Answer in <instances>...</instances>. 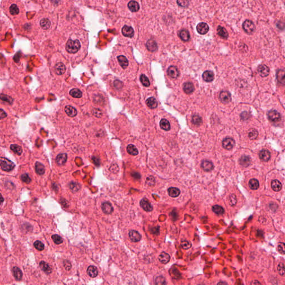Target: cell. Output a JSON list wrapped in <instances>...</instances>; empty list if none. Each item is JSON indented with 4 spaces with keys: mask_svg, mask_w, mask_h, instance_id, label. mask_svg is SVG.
I'll list each match as a JSON object with an SVG mask.
<instances>
[{
    "mask_svg": "<svg viewBox=\"0 0 285 285\" xmlns=\"http://www.w3.org/2000/svg\"><path fill=\"white\" fill-rule=\"evenodd\" d=\"M81 47L80 41L77 39H70L66 45V50L70 54H75Z\"/></svg>",
    "mask_w": 285,
    "mask_h": 285,
    "instance_id": "1",
    "label": "cell"
},
{
    "mask_svg": "<svg viewBox=\"0 0 285 285\" xmlns=\"http://www.w3.org/2000/svg\"><path fill=\"white\" fill-rule=\"evenodd\" d=\"M0 167L3 170L6 172H10L14 169L15 165L13 162L7 158L0 157Z\"/></svg>",
    "mask_w": 285,
    "mask_h": 285,
    "instance_id": "2",
    "label": "cell"
},
{
    "mask_svg": "<svg viewBox=\"0 0 285 285\" xmlns=\"http://www.w3.org/2000/svg\"><path fill=\"white\" fill-rule=\"evenodd\" d=\"M243 29L246 33L251 34L255 30V26L252 21L247 20L243 23Z\"/></svg>",
    "mask_w": 285,
    "mask_h": 285,
    "instance_id": "3",
    "label": "cell"
},
{
    "mask_svg": "<svg viewBox=\"0 0 285 285\" xmlns=\"http://www.w3.org/2000/svg\"><path fill=\"white\" fill-rule=\"evenodd\" d=\"M222 146L224 149L231 150L235 146V141L231 138H226L222 141Z\"/></svg>",
    "mask_w": 285,
    "mask_h": 285,
    "instance_id": "4",
    "label": "cell"
},
{
    "mask_svg": "<svg viewBox=\"0 0 285 285\" xmlns=\"http://www.w3.org/2000/svg\"><path fill=\"white\" fill-rule=\"evenodd\" d=\"M268 117L270 121L272 122H277L281 119L280 113L276 110H271L268 113Z\"/></svg>",
    "mask_w": 285,
    "mask_h": 285,
    "instance_id": "5",
    "label": "cell"
},
{
    "mask_svg": "<svg viewBox=\"0 0 285 285\" xmlns=\"http://www.w3.org/2000/svg\"><path fill=\"white\" fill-rule=\"evenodd\" d=\"M219 98L223 103H228L232 100L231 95L227 91H222L219 94Z\"/></svg>",
    "mask_w": 285,
    "mask_h": 285,
    "instance_id": "6",
    "label": "cell"
},
{
    "mask_svg": "<svg viewBox=\"0 0 285 285\" xmlns=\"http://www.w3.org/2000/svg\"><path fill=\"white\" fill-rule=\"evenodd\" d=\"M117 59L119 64L121 66V68H123V69H126L129 65V60L127 59V57L124 55H122L118 56Z\"/></svg>",
    "mask_w": 285,
    "mask_h": 285,
    "instance_id": "7",
    "label": "cell"
},
{
    "mask_svg": "<svg viewBox=\"0 0 285 285\" xmlns=\"http://www.w3.org/2000/svg\"><path fill=\"white\" fill-rule=\"evenodd\" d=\"M197 30L201 35H205L209 31V26L207 23H201L197 26Z\"/></svg>",
    "mask_w": 285,
    "mask_h": 285,
    "instance_id": "8",
    "label": "cell"
},
{
    "mask_svg": "<svg viewBox=\"0 0 285 285\" xmlns=\"http://www.w3.org/2000/svg\"><path fill=\"white\" fill-rule=\"evenodd\" d=\"M258 72L262 77H266L269 75L270 69L265 65H261L258 68Z\"/></svg>",
    "mask_w": 285,
    "mask_h": 285,
    "instance_id": "9",
    "label": "cell"
},
{
    "mask_svg": "<svg viewBox=\"0 0 285 285\" xmlns=\"http://www.w3.org/2000/svg\"><path fill=\"white\" fill-rule=\"evenodd\" d=\"M101 209H102L103 212L104 213L107 214V215L111 214L113 212V210H114L111 204L109 202H104L102 204Z\"/></svg>",
    "mask_w": 285,
    "mask_h": 285,
    "instance_id": "10",
    "label": "cell"
},
{
    "mask_svg": "<svg viewBox=\"0 0 285 285\" xmlns=\"http://www.w3.org/2000/svg\"><path fill=\"white\" fill-rule=\"evenodd\" d=\"M140 205L145 211L151 212L153 210V206L146 198L141 200L140 202Z\"/></svg>",
    "mask_w": 285,
    "mask_h": 285,
    "instance_id": "11",
    "label": "cell"
},
{
    "mask_svg": "<svg viewBox=\"0 0 285 285\" xmlns=\"http://www.w3.org/2000/svg\"><path fill=\"white\" fill-rule=\"evenodd\" d=\"M122 33L125 37L131 38L134 34V31L131 26H124L122 29Z\"/></svg>",
    "mask_w": 285,
    "mask_h": 285,
    "instance_id": "12",
    "label": "cell"
},
{
    "mask_svg": "<svg viewBox=\"0 0 285 285\" xmlns=\"http://www.w3.org/2000/svg\"><path fill=\"white\" fill-rule=\"evenodd\" d=\"M168 74L170 77L174 79L177 78L179 75V72L176 66H171L168 69Z\"/></svg>",
    "mask_w": 285,
    "mask_h": 285,
    "instance_id": "13",
    "label": "cell"
},
{
    "mask_svg": "<svg viewBox=\"0 0 285 285\" xmlns=\"http://www.w3.org/2000/svg\"><path fill=\"white\" fill-rule=\"evenodd\" d=\"M129 237L133 242H139L141 239V236L139 232L135 230H131L129 231Z\"/></svg>",
    "mask_w": 285,
    "mask_h": 285,
    "instance_id": "14",
    "label": "cell"
},
{
    "mask_svg": "<svg viewBox=\"0 0 285 285\" xmlns=\"http://www.w3.org/2000/svg\"><path fill=\"white\" fill-rule=\"evenodd\" d=\"M65 70H66L65 66L62 62H59L56 64V65L55 66V71L56 73L59 75L64 74L65 72Z\"/></svg>",
    "mask_w": 285,
    "mask_h": 285,
    "instance_id": "15",
    "label": "cell"
},
{
    "mask_svg": "<svg viewBox=\"0 0 285 285\" xmlns=\"http://www.w3.org/2000/svg\"><path fill=\"white\" fill-rule=\"evenodd\" d=\"M68 159V155L66 153L59 154L56 158V162L59 165H63L65 164Z\"/></svg>",
    "mask_w": 285,
    "mask_h": 285,
    "instance_id": "16",
    "label": "cell"
},
{
    "mask_svg": "<svg viewBox=\"0 0 285 285\" xmlns=\"http://www.w3.org/2000/svg\"><path fill=\"white\" fill-rule=\"evenodd\" d=\"M201 167L204 170H205L206 172L211 171L214 168V165H213V163L211 162L208 161H203L202 163V164H201Z\"/></svg>",
    "mask_w": 285,
    "mask_h": 285,
    "instance_id": "17",
    "label": "cell"
},
{
    "mask_svg": "<svg viewBox=\"0 0 285 285\" xmlns=\"http://www.w3.org/2000/svg\"><path fill=\"white\" fill-rule=\"evenodd\" d=\"M65 111L67 115L70 117H74L77 115V109L70 105L66 106L65 108Z\"/></svg>",
    "mask_w": 285,
    "mask_h": 285,
    "instance_id": "18",
    "label": "cell"
},
{
    "mask_svg": "<svg viewBox=\"0 0 285 285\" xmlns=\"http://www.w3.org/2000/svg\"><path fill=\"white\" fill-rule=\"evenodd\" d=\"M260 158L264 162H267L270 160L271 158V154L270 152L267 150H262L259 154Z\"/></svg>",
    "mask_w": 285,
    "mask_h": 285,
    "instance_id": "19",
    "label": "cell"
},
{
    "mask_svg": "<svg viewBox=\"0 0 285 285\" xmlns=\"http://www.w3.org/2000/svg\"><path fill=\"white\" fill-rule=\"evenodd\" d=\"M203 78L207 82L212 81L214 79V74L211 71L207 70L203 72Z\"/></svg>",
    "mask_w": 285,
    "mask_h": 285,
    "instance_id": "20",
    "label": "cell"
},
{
    "mask_svg": "<svg viewBox=\"0 0 285 285\" xmlns=\"http://www.w3.org/2000/svg\"><path fill=\"white\" fill-rule=\"evenodd\" d=\"M146 47L147 49L152 52H154L157 51L158 46L156 42L153 40H149L146 43Z\"/></svg>",
    "mask_w": 285,
    "mask_h": 285,
    "instance_id": "21",
    "label": "cell"
},
{
    "mask_svg": "<svg viewBox=\"0 0 285 285\" xmlns=\"http://www.w3.org/2000/svg\"><path fill=\"white\" fill-rule=\"evenodd\" d=\"M217 33L218 35L224 39H227L228 37V32L223 27L218 26L217 27Z\"/></svg>",
    "mask_w": 285,
    "mask_h": 285,
    "instance_id": "22",
    "label": "cell"
},
{
    "mask_svg": "<svg viewBox=\"0 0 285 285\" xmlns=\"http://www.w3.org/2000/svg\"><path fill=\"white\" fill-rule=\"evenodd\" d=\"M183 90L185 93L189 94L193 93L194 90V86L193 84L190 82L185 83L183 84Z\"/></svg>",
    "mask_w": 285,
    "mask_h": 285,
    "instance_id": "23",
    "label": "cell"
},
{
    "mask_svg": "<svg viewBox=\"0 0 285 285\" xmlns=\"http://www.w3.org/2000/svg\"><path fill=\"white\" fill-rule=\"evenodd\" d=\"M87 272L88 275L91 277L94 278L96 277L98 275V269L94 266H90L87 268Z\"/></svg>",
    "mask_w": 285,
    "mask_h": 285,
    "instance_id": "24",
    "label": "cell"
},
{
    "mask_svg": "<svg viewBox=\"0 0 285 285\" xmlns=\"http://www.w3.org/2000/svg\"><path fill=\"white\" fill-rule=\"evenodd\" d=\"M128 8L131 11V12H136L139 11V5L137 1H131L128 3Z\"/></svg>",
    "mask_w": 285,
    "mask_h": 285,
    "instance_id": "25",
    "label": "cell"
},
{
    "mask_svg": "<svg viewBox=\"0 0 285 285\" xmlns=\"http://www.w3.org/2000/svg\"><path fill=\"white\" fill-rule=\"evenodd\" d=\"M179 36L184 41H187L190 39V34L189 31L186 30H182L179 31Z\"/></svg>",
    "mask_w": 285,
    "mask_h": 285,
    "instance_id": "26",
    "label": "cell"
},
{
    "mask_svg": "<svg viewBox=\"0 0 285 285\" xmlns=\"http://www.w3.org/2000/svg\"><path fill=\"white\" fill-rule=\"evenodd\" d=\"M168 194L169 195V196H170L171 197H173V198L177 197L179 195V194L180 193V190L177 188H174V187L169 188L168 190Z\"/></svg>",
    "mask_w": 285,
    "mask_h": 285,
    "instance_id": "27",
    "label": "cell"
},
{
    "mask_svg": "<svg viewBox=\"0 0 285 285\" xmlns=\"http://www.w3.org/2000/svg\"><path fill=\"white\" fill-rule=\"evenodd\" d=\"M239 163L241 165L247 167L251 163V159L249 157L246 155L242 156L239 159Z\"/></svg>",
    "mask_w": 285,
    "mask_h": 285,
    "instance_id": "28",
    "label": "cell"
},
{
    "mask_svg": "<svg viewBox=\"0 0 285 285\" xmlns=\"http://www.w3.org/2000/svg\"><path fill=\"white\" fill-rule=\"evenodd\" d=\"M146 105L151 109H155L158 106V102L157 100L153 98L150 97L146 100Z\"/></svg>",
    "mask_w": 285,
    "mask_h": 285,
    "instance_id": "29",
    "label": "cell"
},
{
    "mask_svg": "<svg viewBox=\"0 0 285 285\" xmlns=\"http://www.w3.org/2000/svg\"><path fill=\"white\" fill-rule=\"evenodd\" d=\"M40 266L41 270H42L43 271H44L47 274L50 273L52 271V269H51V267L50 266V265L48 263H47L46 262L41 261L40 263Z\"/></svg>",
    "mask_w": 285,
    "mask_h": 285,
    "instance_id": "30",
    "label": "cell"
},
{
    "mask_svg": "<svg viewBox=\"0 0 285 285\" xmlns=\"http://www.w3.org/2000/svg\"><path fill=\"white\" fill-rule=\"evenodd\" d=\"M271 187L274 191L278 192V191H281V189L282 188V184L278 180L275 179V180L272 181Z\"/></svg>",
    "mask_w": 285,
    "mask_h": 285,
    "instance_id": "31",
    "label": "cell"
},
{
    "mask_svg": "<svg viewBox=\"0 0 285 285\" xmlns=\"http://www.w3.org/2000/svg\"><path fill=\"white\" fill-rule=\"evenodd\" d=\"M35 170L36 173L39 175H42L45 173V167L40 162H36L35 164Z\"/></svg>",
    "mask_w": 285,
    "mask_h": 285,
    "instance_id": "32",
    "label": "cell"
},
{
    "mask_svg": "<svg viewBox=\"0 0 285 285\" xmlns=\"http://www.w3.org/2000/svg\"><path fill=\"white\" fill-rule=\"evenodd\" d=\"M160 126L162 129L165 131H168L170 129L169 122L165 119H163L161 120V121L160 122Z\"/></svg>",
    "mask_w": 285,
    "mask_h": 285,
    "instance_id": "33",
    "label": "cell"
},
{
    "mask_svg": "<svg viewBox=\"0 0 285 285\" xmlns=\"http://www.w3.org/2000/svg\"><path fill=\"white\" fill-rule=\"evenodd\" d=\"M13 273L16 280L20 281L23 277V273L21 270L17 267H14L13 268Z\"/></svg>",
    "mask_w": 285,
    "mask_h": 285,
    "instance_id": "34",
    "label": "cell"
},
{
    "mask_svg": "<svg viewBox=\"0 0 285 285\" xmlns=\"http://www.w3.org/2000/svg\"><path fill=\"white\" fill-rule=\"evenodd\" d=\"M159 260L162 263L166 264L169 261L170 256L165 252H162L159 256Z\"/></svg>",
    "mask_w": 285,
    "mask_h": 285,
    "instance_id": "35",
    "label": "cell"
},
{
    "mask_svg": "<svg viewBox=\"0 0 285 285\" xmlns=\"http://www.w3.org/2000/svg\"><path fill=\"white\" fill-rule=\"evenodd\" d=\"M70 95L75 98H80L83 96V93L78 89H72L70 91Z\"/></svg>",
    "mask_w": 285,
    "mask_h": 285,
    "instance_id": "36",
    "label": "cell"
},
{
    "mask_svg": "<svg viewBox=\"0 0 285 285\" xmlns=\"http://www.w3.org/2000/svg\"><path fill=\"white\" fill-rule=\"evenodd\" d=\"M127 152L132 155H137L138 154V150L136 146L133 144H129L126 148Z\"/></svg>",
    "mask_w": 285,
    "mask_h": 285,
    "instance_id": "37",
    "label": "cell"
},
{
    "mask_svg": "<svg viewBox=\"0 0 285 285\" xmlns=\"http://www.w3.org/2000/svg\"><path fill=\"white\" fill-rule=\"evenodd\" d=\"M260 184L258 180L256 179H252L249 182V187L252 190H256L259 188Z\"/></svg>",
    "mask_w": 285,
    "mask_h": 285,
    "instance_id": "38",
    "label": "cell"
},
{
    "mask_svg": "<svg viewBox=\"0 0 285 285\" xmlns=\"http://www.w3.org/2000/svg\"><path fill=\"white\" fill-rule=\"evenodd\" d=\"M50 25L51 23L50 20L47 18H43L40 21V26L44 30L49 29L50 27Z\"/></svg>",
    "mask_w": 285,
    "mask_h": 285,
    "instance_id": "39",
    "label": "cell"
},
{
    "mask_svg": "<svg viewBox=\"0 0 285 285\" xmlns=\"http://www.w3.org/2000/svg\"><path fill=\"white\" fill-rule=\"evenodd\" d=\"M10 148L15 154H17V155H20L23 153V149L21 148V146H18L17 144L11 145L10 146Z\"/></svg>",
    "mask_w": 285,
    "mask_h": 285,
    "instance_id": "40",
    "label": "cell"
},
{
    "mask_svg": "<svg viewBox=\"0 0 285 285\" xmlns=\"http://www.w3.org/2000/svg\"><path fill=\"white\" fill-rule=\"evenodd\" d=\"M140 81L142 83V84L144 85V86L149 87L150 85V81H149L148 78L146 77L145 75L142 74L140 76Z\"/></svg>",
    "mask_w": 285,
    "mask_h": 285,
    "instance_id": "41",
    "label": "cell"
},
{
    "mask_svg": "<svg viewBox=\"0 0 285 285\" xmlns=\"http://www.w3.org/2000/svg\"><path fill=\"white\" fill-rule=\"evenodd\" d=\"M258 131L254 129H250L248 132V137L249 139H251V140H254V139H256L258 137Z\"/></svg>",
    "mask_w": 285,
    "mask_h": 285,
    "instance_id": "42",
    "label": "cell"
},
{
    "mask_svg": "<svg viewBox=\"0 0 285 285\" xmlns=\"http://www.w3.org/2000/svg\"><path fill=\"white\" fill-rule=\"evenodd\" d=\"M212 210L215 213L217 214V215H222V214H223L224 212V210L223 207H222L221 206H218V205L214 206L212 207Z\"/></svg>",
    "mask_w": 285,
    "mask_h": 285,
    "instance_id": "43",
    "label": "cell"
},
{
    "mask_svg": "<svg viewBox=\"0 0 285 285\" xmlns=\"http://www.w3.org/2000/svg\"><path fill=\"white\" fill-rule=\"evenodd\" d=\"M10 12L12 15H17L19 13V9L15 4H13L10 8Z\"/></svg>",
    "mask_w": 285,
    "mask_h": 285,
    "instance_id": "44",
    "label": "cell"
},
{
    "mask_svg": "<svg viewBox=\"0 0 285 285\" xmlns=\"http://www.w3.org/2000/svg\"><path fill=\"white\" fill-rule=\"evenodd\" d=\"M193 123L196 125H199L202 123V120L200 116L197 115H194L193 116L192 119Z\"/></svg>",
    "mask_w": 285,
    "mask_h": 285,
    "instance_id": "45",
    "label": "cell"
},
{
    "mask_svg": "<svg viewBox=\"0 0 285 285\" xmlns=\"http://www.w3.org/2000/svg\"><path fill=\"white\" fill-rule=\"evenodd\" d=\"M278 80L282 83L285 82V71L284 70H280L277 74Z\"/></svg>",
    "mask_w": 285,
    "mask_h": 285,
    "instance_id": "46",
    "label": "cell"
},
{
    "mask_svg": "<svg viewBox=\"0 0 285 285\" xmlns=\"http://www.w3.org/2000/svg\"><path fill=\"white\" fill-rule=\"evenodd\" d=\"M52 239L54 242L57 245H60L63 242V239L60 236L57 234H54L52 236Z\"/></svg>",
    "mask_w": 285,
    "mask_h": 285,
    "instance_id": "47",
    "label": "cell"
},
{
    "mask_svg": "<svg viewBox=\"0 0 285 285\" xmlns=\"http://www.w3.org/2000/svg\"><path fill=\"white\" fill-rule=\"evenodd\" d=\"M34 247L39 251H42L44 249V245L40 241H36L33 243Z\"/></svg>",
    "mask_w": 285,
    "mask_h": 285,
    "instance_id": "48",
    "label": "cell"
},
{
    "mask_svg": "<svg viewBox=\"0 0 285 285\" xmlns=\"http://www.w3.org/2000/svg\"><path fill=\"white\" fill-rule=\"evenodd\" d=\"M0 99H1V100H3V101H5L8 102V103H10V104H11L12 103V102H13V100H12V99L10 96H8L7 95L1 94V95H0Z\"/></svg>",
    "mask_w": 285,
    "mask_h": 285,
    "instance_id": "49",
    "label": "cell"
},
{
    "mask_svg": "<svg viewBox=\"0 0 285 285\" xmlns=\"http://www.w3.org/2000/svg\"><path fill=\"white\" fill-rule=\"evenodd\" d=\"M70 189L73 191V192H77L80 188V186L79 184H78L76 182H71L70 184Z\"/></svg>",
    "mask_w": 285,
    "mask_h": 285,
    "instance_id": "50",
    "label": "cell"
},
{
    "mask_svg": "<svg viewBox=\"0 0 285 285\" xmlns=\"http://www.w3.org/2000/svg\"><path fill=\"white\" fill-rule=\"evenodd\" d=\"M155 284L157 285H165L166 282L165 278L162 276H159L155 279Z\"/></svg>",
    "mask_w": 285,
    "mask_h": 285,
    "instance_id": "51",
    "label": "cell"
},
{
    "mask_svg": "<svg viewBox=\"0 0 285 285\" xmlns=\"http://www.w3.org/2000/svg\"><path fill=\"white\" fill-rule=\"evenodd\" d=\"M21 179L23 181V182L26 183H30L31 182V179L29 176L27 174H23L21 176Z\"/></svg>",
    "mask_w": 285,
    "mask_h": 285,
    "instance_id": "52",
    "label": "cell"
},
{
    "mask_svg": "<svg viewBox=\"0 0 285 285\" xmlns=\"http://www.w3.org/2000/svg\"><path fill=\"white\" fill-rule=\"evenodd\" d=\"M278 271L281 275H284L285 274V265L283 263L279 264L277 268Z\"/></svg>",
    "mask_w": 285,
    "mask_h": 285,
    "instance_id": "53",
    "label": "cell"
},
{
    "mask_svg": "<svg viewBox=\"0 0 285 285\" xmlns=\"http://www.w3.org/2000/svg\"><path fill=\"white\" fill-rule=\"evenodd\" d=\"M178 5L181 7L185 8L189 5V2L188 0H177Z\"/></svg>",
    "mask_w": 285,
    "mask_h": 285,
    "instance_id": "54",
    "label": "cell"
},
{
    "mask_svg": "<svg viewBox=\"0 0 285 285\" xmlns=\"http://www.w3.org/2000/svg\"><path fill=\"white\" fill-rule=\"evenodd\" d=\"M181 246L182 247L185 249H189V248H191V243L188 241H183L181 243Z\"/></svg>",
    "mask_w": 285,
    "mask_h": 285,
    "instance_id": "55",
    "label": "cell"
},
{
    "mask_svg": "<svg viewBox=\"0 0 285 285\" xmlns=\"http://www.w3.org/2000/svg\"><path fill=\"white\" fill-rule=\"evenodd\" d=\"M230 204L232 206H235L236 204L237 203V198L234 194H232L230 197Z\"/></svg>",
    "mask_w": 285,
    "mask_h": 285,
    "instance_id": "56",
    "label": "cell"
},
{
    "mask_svg": "<svg viewBox=\"0 0 285 285\" xmlns=\"http://www.w3.org/2000/svg\"><path fill=\"white\" fill-rule=\"evenodd\" d=\"M285 243H280L278 245V251L281 254H284L285 253Z\"/></svg>",
    "mask_w": 285,
    "mask_h": 285,
    "instance_id": "57",
    "label": "cell"
},
{
    "mask_svg": "<svg viewBox=\"0 0 285 285\" xmlns=\"http://www.w3.org/2000/svg\"><path fill=\"white\" fill-rule=\"evenodd\" d=\"M155 183V179L152 176H150L149 177L147 178L146 179V183L149 185H153Z\"/></svg>",
    "mask_w": 285,
    "mask_h": 285,
    "instance_id": "58",
    "label": "cell"
},
{
    "mask_svg": "<svg viewBox=\"0 0 285 285\" xmlns=\"http://www.w3.org/2000/svg\"><path fill=\"white\" fill-rule=\"evenodd\" d=\"M7 116L6 113L2 109H0V119L5 118Z\"/></svg>",
    "mask_w": 285,
    "mask_h": 285,
    "instance_id": "59",
    "label": "cell"
},
{
    "mask_svg": "<svg viewBox=\"0 0 285 285\" xmlns=\"http://www.w3.org/2000/svg\"><path fill=\"white\" fill-rule=\"evenodd\" d=\"M69 264H70V263L69 262H68L67 263H65V262H64V266H65V268H66V269H67V267H69V269H70V268H71V267H69Z\"/></svg>",
    "mask_w": 285,
    "mask_h": 285,
    "instance_id": "60",
    "label": "cell"
},
{
    "mask_svg": "<svg viewBox=\"0 0 285 285\" xmlns=\"http://www.w3.org/2000/svg\"><path fill=\"white\" fill-rule=\"evenodd\" d=\"M3 200H4V199H3V198L2 197V195H1V194H0V205H1V204H2V203H3Z\"/></svg>",
    "mask_w": 285,
    "mask_h": 285,
    "instance_id": "61",
    "label": "cell"
},
{
    "mask_svg": "<svg viewBox=\"0 0 285 285\" xmlns=\"http://www.w3.org/2000/svg\"><path fill=\"white\" fill-rule=\"evenodd\" d=\"M252 284H260L259 282L257 281H254V282H252Z\"/></svg>",
    "mask_w": 285,
    "mask_h": 285,
    "instance_id": "62",
    "label": "cell"
}]
</instances>
